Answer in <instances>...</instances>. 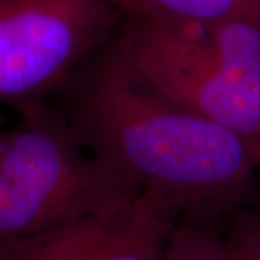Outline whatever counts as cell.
Listing matches in <instances>:
<instances>
[{
	"mask_svg": "<svg viewBox=\"0 0 260 260\" xmlns=\"http://www.w3.org/2000/svg\"><path fill=\"white\" fill-rule=\"evenodd\" d=\"M73 87L80 143L179 220L214 224L242 204L257 160L232 129L168 102L130 71L112 39Z\"/></svg>",
	"mask_w": 260,
	"mask_h": 260,
	"instance_id": "cell-1",
	"label": "cell"
},
{
	"mask_svg": "<svg viewBox=\"0 0 260 260\" xmlns=\"http://www.w3.org/2000/svg\"><path fill=\"white\" fill-rule=\"evenodd\" d=\"M0 127V240L29 236L127 203L142 192L91 155L48 104Z\"/></svg>",
	"mask_w": 260,
	"mask_h": 260,
	"instance_id": "cell-2",
	"label": "cell"
},
{
	"mask_svg": "<svg viewBox=\"0 0 260 260\" xmlns=\"http://www.w3.org/2000/svg\"><path fill=\"white\" fill-rule=\"evenodd\" d=\"M120 20L109 0H0V104L19 114L48 104Z\"/></svg>",
	"mask_w": 260,
	"mask_h": 260,
	"instance_id": "cell-3",
	"label": "cell"
},
{
	"mask_svg": "<svg viewBox=\"0 0 260 260\" xmlns=\"http://www.w3.org/2000/svg\"><path fill=\"white\" fill-rule=\"evenodd\" d=\"M121 18L112 44L135 77L178 107L232 129L253 150L260 140V83L227 74L211 55L201 26Z\"/></svg>",
	"mask_w": 260,
	"mask_h": 260,
	"instance_id": "cell-4",
	"label": "cell"
},
{
	"mask_svg": "<svg viewBox=\"0 0 260 260\" xmlns=\"http://www.w3.org/2000/svg\"><path fill=\"white\" fill-rule=\"evenodd\" d=\"M178 223L169 205L140 194L106 211L0 240V260H160Z\"/></svg>",
	"mask_w": 260,
	"mask_h": 260,
	"instance_id": "cell-5",
	"label": "cell"
},
{
	"mask_svg": "<svg viewBox=\"0 0 260 260\" xmlns=\"http://www.w3.org/2000/svg\"><path fill=\"white\" fill-rule=\"evenodd\" d=\"M121 16H140L192 26L229 22L260 29V0H109Z\"/></svg>",
	"mask_w": 260,
	"mask_h": 260,
	"instance_id": "cell-6",
	"label": "cell"
},
{
	"mask_svg": "<svg viewBox=\"0 0 260 260\" xmlns=\"http://www.w3.org/2000/svg\"><path fill=\"white\" fill-rule=\"evenodd\" d=\"M203 32L211 55L227 74L244 83H260L259 28L229 22L203 28Z\"/></svg>",
	"mask_w": 260,
	"mask_h": 260,
	"instance_id": "cell-7",
	"label": "cell"
},
{
	"mask_svg": "<svg viewBox=\"0 0 260 260\" xmlns=\"http://www.w3.org/2000/svg\"><path fill=\"white\" fill-rule=\"evenodd\" d=\"M160 260H232L227 240L214 224L179 220Z\"/></svg>",
	"mask_w": 260,
	"mask_h": 260,
	"instance_id": "cell-8",
	"label": "cell"
},
{
	"mask_svg": "<svg viewBox=\"0 0 260 260\" xmlns=\"http://www.w3.org/2000/svg\"><path fill=\"white\" fill-rule=\"evenodd\" d=\"M232 230L227 239L254 253L260 259V210L249 213H234Z\"/></svg>",
	"mask_w": 260,
	"mask_h": 260,
	"instance_id": "cell-9",
	"label": "cell"
},
{
	"mask_svg": "<svg viewBox=\"0 0 260 260\" xmlns=\"http://www.w3.org/2000/svg\"><path fill=\"white\" fill-rule=\"evenodd\" d=\"M227 246H229V251H230V259L232 260H260L254 253H251L247 249H244L242 246L236 244V243L230 242L227 237Z\"/></svg>",
	"mask_w": 260,
	"mask_h": 260,
	"instance_id": "cell-10",
	"label": "cell"
},
{
	"mask_svg": "<svg viewBox=\"0 0 260 260\" xmlns=\"http://www.w3.org/2000/svg\"><path fill=\"white\" fill-rule=\"evenodd\" d=\"M259 152H260V140L257 142V143H256V146L253 148V153H254V156H256V155H257ZM256 160H257V159H256Z\"/></svg>",
	"mask_w": 260,
	"mask_h": 260,
	"instance_id": "cell-11",
	"label": "cell"
},
{
	"mask_svg": "<svg viewBox=\"0 0 260 260\" xmlns=\"http://www.w3.org/2000/svg\"><path fill=\"white\" fill-rule=\"evenodd\" d=\"M3 124H5V116H3V113L0 112V127H3Z\"/></svg>",
	"mask_w": 260,
	"mask_h": 260,
	"instance_id": "cell-12",
	"label": "cell"
},
{
	"mask_svg": "<svg viewBox=\"0 0 260 260\" xmlns=\"http://www.w3.org/2000/svg\"><path fill=\"white\" fill-rule=\"evenodd\" d=\"M256 159H257V164H260V152L256 155Z\"/></svg>",
	"mask_w": 260,
	"mask_h": 260,
	"instance_id": "cell-13",
	"label": "cell"
}]
</instances>
